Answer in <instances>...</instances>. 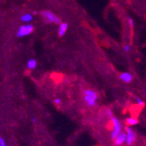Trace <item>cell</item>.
I'll return each instance as SVG.
<instances>
[{"label":"cell","instance_id":"obj_1","mask_svg":"<svg viewBox=\"0 0 146 146\" xmlns=\"http://www.w3.org/2000/svg\"><path fill=\"white\" fill-rule=\"evenodd\" d=\"M98 96L97 92H95L92 90H87L84 92V100L90 107H93L96 105L97 100Z\"/></svg>","mask_w":146,"mask_h":146},{"label":"cell","instance_id":"obj_2","mask_svg":"<svg viewBox=\"0 0 146 146\" xmlns=\"http://www.w3.org/2000/svg\"><path fill=\"white\" fill-rule=\"evenodd\" d=\"M42 15L47 22L52 23L55 24H60L61 23V20L59 17H58L56 15L52 13L50 10H44L42 12Z\"/></svg>","mask_w":146,"mask_h":146},{"label":"cell","instance_id":"obj_3","mask_svg":"<svg viewBox=\"0 0 146 146\" xmlns=\"http://www.w3.org/2000/svg\"><path fill=\"white\" fill-rule=\"evenodd\" d=\"M34 31V26L31 24L23 25L18 29L17 32V36L18 38H23L26 36L30 35Z\"/></svg>","mask_w":146,"mask_h":146},{"label":"cell","instance_id":"obj_4","mask_svg":"<svg viewBox=\"0 0 146 146\" xmlns=\"http://www.w3.org/2000/svg\"><path fill=\"white\" fill-rule=\"evenodd\" d=\"M110 119H111L113 123V130L111 132V137L113 139H115L116 137L119 135L120 132H121V124L119 120H118L116 117L113 116H111Z\"/></svg>","mask_w":146,"mask_h":146},{"label":"cell","instance_id":"obj_5","mask_svg":"<svg viewBox=\"0 0 146 146\" xmlns=\"http://www.w3.org/2000/svg\"><path fill=\"white\" fill-rule=\"evenodd\" d=\"M125 134L126 137H127L126 143H127V144L128 145H131L132 143H134V142L135 141V139H136L135 132H134V130L130 127H126Z\"/></svg>","mask_w":146,"mask_h":146},{"label":"cell","instance_id":"obj_6","mask_svg":"<svg viewBox=\"0 0 146 146\" xmlns=\"http://www.w3.org/2000/svg\"><path fill=\"white\" fill-rule=\"evenodd\" d=\"M126 139H127L126 134L124 132H120L114 140H115V143L116 145H121L123 143H126Z\"/></svg>","mask_w":146,"mask_h":146},{"label":"cell","instance_id":"obj_7","mask_svg":"<svg viewBox=\"0 0 146 146\" xmlns=\"http://www.w3.org/2000/svg\"><path fill=\"white\" fill-rule=\"evenodd\" d=\"M68 26V25L66 23H60L59 28H58V34H59L60 36H63L66 34Z\"/></svg>","mask_w":146,"mask_h":146},{"label":"cell","instance_id":"obj_8","mask_svg":"<svg viewBox=\"0 0 146 146\" xmlns=\"http://www.w3.org/2000/svg\"><path fill=\"white\" fill-rule=\"evenodd\" d=\"M119 78H120L121 80L126 82V83H129V82L132 80V76L128 72H124L121 74L120 76H119Z\"/></svg>","mask_w":146,"mask_h":146},{"label":"cell","instance_id":"obj_9","mask_svg":"<svg viewBox=\"0 0 146 146\" xmlns=\"http://www.w3.org/2000/svg\"><path fill=\"white\" fill-rule=\"evenodd\" d=\"M26 66L29 69H34L36 68L37 66V62L36 60L34 59H30L28 60L27 64H26Z\"/></svg>","mask_w":146,"mask_h":146},{"label":"cell","instance_id":"obj_10","mask_svg":"<svg viewBox=\"0 0 146 146\" xmlns=\"http://www.w3.org/2000/svg\"><path fill=\"white\" fill-rule=\"evenodd\" d=\"M21 21H23L25 23H29L32 21L33 19V15L30 13H26V14H24L23 15H22L21 18Z\"/></svg>","mask_w":146,"mask_h":146},{"label":"cell","instance_id":"obj_11","mask_svg":"<svg viewBox=\"0 0 146 146\" xmlns=\"http://www.w3.org/2000/svg\"><path fill=\"white\" fill-rule=\"evenodd\" d=\"M127 123L128 125L134 126V125H136V124H138V120L136 119V118L130 117V118H128V119H127Z\"/></svg>","mask_w":146,"mask_h":146},{"label":"cell","instance_id":"obj_12","mask_svg":"<svg viewBox=\"0 0 146 146\" xmlns=\"http://www.w3.org/2000/svg\"><path fill=\"white\" fill-rule=\"evenodd\" d=\"M136 102H137V104L138 106H141V107L144 106V102H143V100H141L140 98H136Z\"/></svg>","mask_w":146,"mask_h":146},{"label":"cell","instance_id":"obj_13","mask_svg":"<svg viewBox=\"0 0 146 146\" xmlns=\"http://www.w3.org/2000/svg\"><path fill=\"white\" fill-rule=\"evenodd\" d=\"M0 146H7L6 142L3 137H0Z\"/></svg>","mask_w":146,"mask_h":146},{"label":"cell","instance_id":"obj_14","mask_svg":"<svg viewBox=\"0 0 146 146\" xmlns=\"http://www.w3.org/2000/svg\"><path fill=\"white\" fill-rule=\"evenodd\" d=\"M123 49H124V50L125 52H129L131 50V47H130V45L125 44L124 46V47H123Z\"/></svg>","mask_w":146,"mask_h":146},{"label":"cell","instance_id":"obj_15","mask_svg":"<svg viewBox=\"0 0 146 146\" xmlns=\"http://www.w3.org/2000/svg\"><path fill=\"white\" fill-rule=\"evenodd\" d=\"M128 23H129V24L130 27H133L134 22H133V20H132V18H128Z\"/></svg>","mask_w":146,"mask_h":146},{"label":"cell","instance_id":"obj_16","mask_svg":"<svg viewBox=\"0 0 146 146\" xmlns=\"http://www.w3.org/2000/svg\"><path fill=\"white\" fill-rule=\"evenodd\" d=\"M106 113H107V115L108 116H109L110 118H111V116H113V112H112V111H111V110L108 109L107 111H106Z\"/></svg>","mask_w":146,"mask_h":146},{"label":"cell","instance_id":"obj_17","mask_svg":"<svg viewBox=\"0 0 146 146\" xmlns=\"http://www.w3.org/2000/svg\"><path fill=\"white\" fill-rule=\"evenodd\" d=\"M54 102H55V103L56 105H59L61 103V100L60 99V98H55V99L54 100Z\"/></svg>","mask_w":146,"mask_h":146},{"label":"cell","instance_id":"obj_18","mask_svg":"<svg viewBox=\"0 0 146 146\" xmlns=\"http://www.w3.org/2000/svg\"><path fill=\"white\" fill-rule=\"evenodd\" d=\"M36 121H37V119H36V117L32 118V119H31V122H32V123L35 124V123H36Z\"/></svg>","mask_w":146,"mask_h":146},{"label":"cell","instance_id":"obj_19","mask_svg":"<svg viewBox=\"0 0 146 146\" xmlns=\"http://www.w3.org/2000/svg\"><path fill=\"white\" fill-rule=\"evenodd\" d=\"M33 14H34V15H36L37 14V12L36 11H34V13H33Z\"/></svg>","mask_w":146,"mask_h":146}]
</instances>
